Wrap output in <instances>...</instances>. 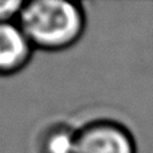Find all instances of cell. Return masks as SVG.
Returning a JSON list of instances; mask_svg holds the SVG:
<instances>
[{
  "mask_svg": "<svg viewBox=\"0 0 153 153\" xmlns=\"http://www.w3.org/2000/svg\"><path fill=\"white\" fill-rule=\"evenodd\" d=\"M18 24L35 51L61 53L74 47L87 27L83 3L70 0H28Z\"/></svg>",
  "mask_w": 153,
  "mask_h": 153,
  "instance_id": "obj_1",
  "label": "cell"
},
{
  "mask_svg": "<svg viewBox=\"0 0 153 153\" xmlns=\"http://www.w3.org/2000/svg\"><path fill=\"white\" fill-rule=\"evenodd\" d=\"M74 153H138V145L128 125L100 117L75 128Z\"/></svg>",
  "mask_w": 153,
  "mask_h": 153,
  "instance_id": "obj_2",
  "label": "cell"
},
{
  "mask_svg": "<svg viewBox=\"0 0 153 153\" xmlns=\"http://www.w3.org/2000/svg\"><path fill=\"white\" fill-rule=\"evenodd\" d=\"M34 54L18 22L0 23V78L20 74L31 63Z\"/></svg>",
  "mask_w": 153,
  "mask_h": 153,
  "instance_id": "obj_3",
  "label": "cell"
},
{
  "mask_svg": "<svg viewBox=\"0 0 153 153\" xmlns=\"http://www.w3.org/2000/svg\"><path fill=\"white\" fill-rule=\"evenodd\" d=\"M75 128L67 121H51L38 132L34 153H74Z\"/></svg>",
  "mask_w": 153,
  "mask_h": 153,
  "instance_id": "obj_4",
  "label": "cell"
},
{
  "mask_svg": "<svg viewBox=\"0 0 153 153\" xmlns=\"http://www.w3.org/2000/svg\"><path fill=\"white\" fill-rule=\"evenodd\" d=\"M23 3V0H0V23L18 20Z\"/></svg>",
  "mask_w": 153,
  "mask_h": 153,
  "instance_id": "obj_5",
  "label": "cell"
}]
</instances>
